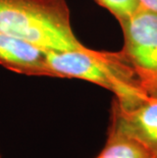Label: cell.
Here are the masks:
<instances>
[{"label": "cell", "mask_w": 157, "mask_h": 158, "mask_svg": "<svg viewBox=\"0 0 157 158\" xmlns=\"http://www.w3.org/2000/svg\"><path fill=\"white\" fill-rule=\"evenodd\" d=\"M0 32L45 51L85 47L73 33L65 0H0Z\"/></svg>", "instance_id": "obj_2"}, {"label": "cell", "mask_w": 157, "mask_h": 158, "mask_svg": "<svg viewBox=\"0 0 157 158\" xmlns=\"http://www.w3.org/2000/svg\"><path fill=\"white\" fill-rule=\"evenodd\" d=\"M96 158H152L138 142L108 126L105 145Z\"/></svg>", "instance_id": "obj_6"}, {"label": "cell", "mask_w": 157, "mask_h": 158, "mask_svg": "<svg viewBox=\"0 0 157 158\" xmlns=\"http://www.w3.org/2000/svg\"><path fill=\"white\" fill-rule=\"evenodd\" d=\"M0 158H2V156H1V154H0Z\"/></svg>", "instance_id": "obj_9"}, {"label": "cell", "mask_w": 157, "mask_h": 158, "mask_svg": "<svg viewBox=\"0 0 157 158\" xmlns=\"http://www.w3.org/2000/svg\"><path fill=\"white\" fill-rule=\"evenodd\" d=\"M108 126L138 142L152 158H157V99L146 97L133 105L113 98Z\"/></svg>", "instance_id": "obj_4"}, {"label": "cell", "mask_w": 157, "mask_h": 158, "mask_svg": "<svg viewBox=\"0 0 157 158\" xmlns=\"http://www.w3.org/2000/svg\"><path fill=\"white\" fill-rule=\"evenodd\" d=\"M46 51L0 32V64L26 76H43Z\"/></svg>", "instance_id": "obj_5"}, {"label": "cell", "mask_w": 157, "mask_h": 158, "mask_svg": "<svg viewBox=\"0 0 157 158\" xmlns=\"http://www.w3.org/2000/svg\"><path fill=\"white\" fill-rule=\"evenodd\" d=\"M138 2L142 8L157 13V0H138Z\"/></svg>", "instance_id": "obj_8"}, {"label": "cell", "mask_w": 157, "mask_h": 158, "mask_svg": "<svg viewBox=\"0 0 157 158\" xmlns=\"http://www.w3.org/2000/svg\"><path fill=\"white\" fill-rule=\"evenodd\" d=\"M111 13L118 21L131 15L140 7L138 0H95Z\"/></svg>", "instance_id": "obj_7"}, {"label": "cell", "mask_w": 157, "mask_h": 158, "mask_svg": "<svg viewBox=\"0 0 157 158\" xmlns=\"http://www.w3.org/2000/svg\"><path fill=\"white\" fill-rule=\"evenodd\" d=\"M118 23L123 36L122 51L142 91L157 99V13L140 6Z\"/></svg>", "instance_id": "obj_3"}, {"label": "cell", "mask_w": 157, "mask_h": 158, "mask_svg": "<svg viewBox=\"0 0 157 158\" xmlns=\"http://www.w3.org/2000/svg\"><path fill=\"white\" fill-rule=\"evenodd\" d=\"M43 76L93 83L110 91L122 105H133L148 97L122 50L97 51L85 46L68 51H46Z\"/></svg>", "instance_id": "obj_1"}]
</instances>
